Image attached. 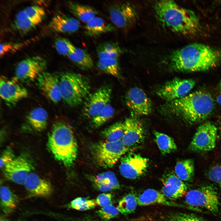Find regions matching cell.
Wrapping results in <instances>:
<instances>
[{
    "label": "cell",
    "mask_w": 221,
    "mask_h": 221,
    "mask_svg": "<svg viewBox=\"0 0 221 221\" xmlns=\"http://www.w3.org/2000/svg\"><path fill=\"white\" fill-rule=\"evenodd\" d=\"M154 8L161 25L173 32L187 35L194 33L199 29V21L195 13L173 1H159L155 4Z\"/></svg>",
    "instance_id": "3"
},
{
    "label": "cell",
    "mask_w": 221,
    "mask_h": 221,
    "mask_svg": "<svg viewBox=\"0 0 221 221\" xmlns=\"http://www.w3.org/2000/svg\"><path fill=\"white\" fill-rule=\"evenodd\" d=\"M92 150L96 162L105 168L113 167L130 150L122 140L114 142L107 141L99 142L93 145Z\"/></svg>",
    "instance_id": "6"
},
{
    "label": "cell",
    "mask_w": 221,
    "mask_h": 221,
    "mask_svg": "<svg viewBox=\"0 0 221 221\" xmlns=\"http://www.w3.org/2000/svg\"><path fill=\"white\" fill-rule=\"evenodd\" d=\"M189 205L200 207L214 213L218 212L220 202L217 191L211 185H206L188 192L185 196Z\"/></svg>",
    "instance_id": "7"
},
{
    "label": "cell",
    "mask_w": 221,
    "mask_h": 221,
    "mask_svg": "<svg viewBox=\"0 0 221 221\" xmlns=\"http://www.w3.org/2000/svg\"><path fill=\"white\" fill-rule=\"evenodd\" d=\"M23 185L29 195L31 196L47 197L53 192L51 183L33 173L29 174Z\"/></svg>",
    "instance_id": "19"
},
{
    "label": "cell",
    "mask_w": 221,
    "mask_h": 221,
    "mask_svg": "<svg viewBox=\"0 0 221 221\" xmlns=\"http://www.w3.org/2000/svg\"><path fill=\"white\" fill-rule=\"evenodd\" d=\"M107 141L114 142L122 140L124 134L123 122H116L105 129L101 133Z\"/></svg>",
    "instance_id": "33"
},
{
    "label": "cell",
    "mask_w": 221,
    "mask_h": 221,
    "mask_svg": "<svg viewBox=\"0 0 221 221\" xmlns=\"http://www.w3.org/2000/svg\"><path fill=\"white\" fill-rule=\"evenodd\" d=\"M15 157L11 149L7 148L5 149L2 152L0 156V168H3L6 165L12 161Z\"/></svg>",
    "instance_id": "41"
},
{
    "label": "cell",
    "mask_w": 221,
    "mask_h": 221,
    "mask_svg": "<svg viewBox=\"0 0 221 221\" xmlns=\"http://www.w3.org/2000/svg\"><path fill=\"white\" fill-rule=\"evenodd\" d=\"M169 60L171 67L176 71H204L221 62V50L201 43H194L172 52Z\"/></svg>",
    "instance_id": "1"
},
{
    "label": "cell",
    "mask_w": 221,
    "mask_h": 221,
    "mask_svg": "<svg viewBox=\"0 0 221 221\" xmlns=\"http://www.w3.org/2000/svg\"><path fill=\"white\" fill-rule=\"evenodd\" d=\"M219 87L220 89L221 90V80L220 81V82L219 83Z\"/></svg>",
    "instance_id": "49"
},
{
    "label": "cell",
    "mask_w": 221,
    "mask_h": 221,
    "mask_svg": "<svg viewBox=\"0 0 221 221\" xmlns=\"http://www.w3.org/2000/svg\"><path fill=\"white\" fill-rule=\"evenodd\" d=\"M166 221H205L193 214L177 213L170 215Z\"/></svg>",
    "instance_id": "40"
},
{
    "label": "cell",
    "mask_w": 221,
    "mask_h": 221,
    "mask_svg": "<svg viewBox=\"0 0 221 221\" xmlns=\"http://www.w3.org/2000/svg\"><path fill=\"white\" fill-rule=\"evenodd\" d=\"M89 177L94 186L101 191L107 192L120 188L119 183L112 171L105 172Z\"/></svg>",
    "instance_id": "22"
},
{
    "label": "cell",
    "mask_w": 221,
    "mask_h": 221,
    "mask_svg": "<svg viewBox=\"0 0 221 221\" xmlns=\"http://www.w3.org/2000/svg\"><path fill=\"white\" fill-rule=\"evenodd\" d=\"M41 23L27 17L22 10L16 15L14 25L18 30L23 33H27L34 29Z\"/></svg>",
    "instance_id": "34"
},
{
    "label": "cell",
    "mask_w": 221,
    "mask_h": 221,
    "mask_svg": "<svg viewBox=\"0 0 221 221\" xmlns=\"http://www.w3.org/2000/svg\"><path fill=\"white\" fill-rule=\"evenodd\" d=\"M54 46L59 54L67 56L73 52L76 48L68 39L62 37H59L56 39Z\"/></svg>",
    "instance_id": "38"
},
{
    "label": "cell",
    "mask_w": 221,
    "mask_h": 221,
    "mask_svg": "<svg viewBox=\"0 0 221 221\" xmlns=\"http://www.w3.org/2000/svg\"><path fill=\"white\" fill-rule=\"evenodd\" d=\"M119 211L117 207L110 204L97 211L96 213L101 219L108 220L117 216Z\"/></svg>",
    "instance_id": "39"
},
{
    "label": "cell",
    "mask_w": 221,
    "mask_h": 221,
    "mask_svg": "<svg viewBox=\"0 0 221 221\" xmlns=\"http://www.w3.org/2000/svg\"><path fill=\"white\" fill-rule=\"evenodd\" d=\"M195 84V81L192 79L175 78L167 82L160 87L157 94L167 102H170L187 95Z\"/></svg>",
    "instance_id": "14"
},
{
    "label": "cell",
    "mask_w": 221,
    "mask_h": 221,
    "mask_svg": "<svg viewBox=\"0 0 221 221\" xmlns=\"http://www.w3.org/2000/svg\"><path fill=\"white\" fill-rule=\"evenodd\" d=\"M175 172L176 175L182 180H191L194 174L193 161L191 159H187L179 161L175 166Z\"/></svg>",
    "instance_id": "29"
},
{
    "label": "cell",
    "mask_w": 221,
    "mask_h": 221,
    "mask_svg": "<svg viewBox=\"0 0 221 221\" xmlns=\"http://www.w3.org/2000/svg\"><path fill=\"white\" fill-rule=\"evenodd\" d=\"M0 205L5 214H9L14 211L18 202L17 196L8 187L2 186L0 189Z\"/></svg>",
    "instance_id": "27"
},
{
    "label": "cell",
    "mask_w": 221,
    "mask_h": 221,
    "mask_svg": "<svg viewBox=\"0 0 221 221\" xmlns=\"http://www.w3.org/2000/svg\"><path fill=\"white\" fill-rule=\"evenodd\" d=\"M32 159L25 154L16 157L3 168V174L8 180L19 184H24L29 173L34 169Z\"/></svg>",
    "instance_id": "10"
},
{
    "label": "cell",
    "mask_w": 221,
    "mask_h": 221,
    "mask_svg": "<svg viewBox=\"0 0 221 221\" xmlns=\"http://www.w3.org/2000/svg\"><path fill=\"white\" fill-rule=\"evenodd\" d=\"M163 185L162 193L166 197L175 200L183 196L186 192L187 187L175 173L169 172L164 174L161 179Z\"/></svg>",
    "instance_id": "20"
},
{
    "label": "cell",
    "mask_w": 221,
    "mask_h": 221,
    "mask_svg": "<svg viewBox=\"0 0 221 221\" xmlns=\"http://www.w3.org/2000/svg\"><path fill=\"white\" fill-rule=\"evenodd\" d=\"M114 112V108L108 103L98 114L91 119L92 125L96 128L100 126L113 117Z\"/></svg>",
    "instance_id": "37"
},
{
    "label": "cell",
    "mask_w": 221,
    "mask_h": 221,
    "mask_svg": "<svg viewBox=\"0 0 221 221\" xmlns=\"http://www.w3.org/2000/svg\"><path fill=\"white\" fill-rule=\"evenodd\" d=\"M68 6L71 13L79 20L85 23L98 14L95 8L88 5L69 1Z\"/></svg>",
    "instance_id": "26"
},
{
    "label": "cell",
    "mask_w": 221,
    "mask_h": 221,
    "mask_svg": "<svg viewBox=\"0 0 221 221\" xmlns=\"http://www.w3.org/2000/svg\"><path fill=\"white\" fill-rule=\"evenodd\" d=\"M0 221H9L7 219L3 216H1L0 217Z\"/></svg>",
    "instance_id": "47"
},
{
    "label": "cell",
    "mask_w": 221,
    "mask_h": 221,
    "mask_svg": "<svg viewBox=\"0 0 221 221\" xmlns=\"http://www.w3.org/2000/svg\"><path fill=\"white\" fill-rule=\"evenodd\" d=\"M119 167L120 173L127 179H135L142 176L146 172L149 160L141 155L134 153H128L120 159Z\"/></svg>",
    "instance_id": "13"
},
{
    "label": "cell",
    "mask_w": 221,
    "mask_h": 221,
    "mask_svg": "<svg viewBox=\"0 0 221 221\" xmlns=\"http://www.w3.org/2000/svg\"><path fill=\"white\" fill-rule=\"evenodd\" d=\"M47 144L56 159L66 166L73 165L78 147L73 131L68 125L61 121L55 122L48 134Z\"/></svg>",
    "instance_id": "4"
},
{
    "label": "cell",
    "mask_w": 221,
    "mask_h": 221,
    "mask_svg": "<svg viewBox=\"0 0 221 221\" xmlns=\"http://www.w3.org/2000/svg\"><path fill=\"white\" fill-rule=\"evenodd\" d=\"M67 221H102L98 220L88 215L79 217H72L67 219Z\"/></svg>",
    "instance_id": "45"
},
{
    "label": "cell",
    "mask_w": 221,
    "mask_h": 221,
    "mask_svg": "<svg viewBox=\"0 0 221 221\" xmlns=\"http://www.w3.org/2000/svg\"><path fill=\"white\" fill-rule=\"evenodd\" d=\"M67 56L81 69L88 70L93 67L94 63L91 57L87 52L84 49L76 48L74 51Z\"/></svg>",
    "instance_id": "28"
},
{
    "label": "cell",
    "mask_w": 221,
    "mask_h": 221,
    "mask_svg": "<svg viewBox=\"0 0 221 221\" xmlns=\"http://www.w3.org/2000/svg\"><path fill=\"white\" fill-rule=\"evenodd\" d=\"M26 119L29 124L34 130L41 132L47 128L48 114L43 108L37 107L30 111L26 117Z\"/></svg>",
    "instance_id": "25"
},
{
    "label": "cell",
    "mask_w": 221,
    "mask_h": 221,
    "mask_svg": "<svg viewBox=\"0 0 221 221\" xmlns=\"http://www.w3.org/2000/svg\"><path fill=\"white\" fill-rule=\"evenodd\" d=\"M214 100L208 93L198 91L170 102L162 106L163 113L181 118L190 124L202 122L211 114Z\"/></svg>",
    "instance_id": "2"
},
{
    "label": "cell",
    "mask_w": 221,
    "mask_h": 221,
    "mask_svg": "<svg viewBox=\"0 0 221 221\" xmlns=\"http://www.w3.org/2000/svg\"><path fill=\"white\" fill-rule=\"evenodd\" d=\"M110 18L116 27L126 29L133 25L138 18L135 6L128 2H114L108 7Z\"/></svg>",
    "instance_id": "9"
},
{
    "label": "cell",
    "mask_w": 221,
    "mask_h": 221,
    "mask_svg": "<svg viewBox=\"0 0 221 221\" xmlns=\"http://www.w3.org/2000/svg\"><path fill=\"white\" fill-rule=\"evenodd\" d=\"M155 141L162 154L165 155L175 151L177 149L174 140L168 135L155 131Z\"/></svg>",
    "instance_id": "31"
},
{
    "label": "cell",
    "mask_w": 221,
    "mask_h": 221,
    "mask_svg": "<svg viewBox=\"0 0 221 221\" xmlns=\"http://www.w3.org/2000/svg\"><path fill=\"white\" fill-rule=\"evenodd\" d=\"M126 104L133 114L137 115H147L152 110L151 101L145 92L138 87H133L125 96Z\"/></svg>",
    "instance_id": "16"
},
{
    "label": "cell",
    "mask_w": 221,
    "mask_h": 221,
    "mask_svg": "<svg viewBox=\"0 0 221 221\" xmlns=\"http://www.w3.org/2000/svg\"><path fill=\"white\" fill-rule=\"evenodd\" d=\"M216 101L217 103L221 105V94L219 95L216 98Z\"/></svg>",
    "instance_id": "46"
},
{
    "label": "cell",
    "mask_w": 221,
    "mask_h": 221,
    "mask_svg": "<svg viewBox=\"0 0 221 221\" xmlns=\"http://www.w3.org/2000/svg\"><path fill=\"white\" fill-rule=\"evenodd\" d=\"M138 204L144 206L152 204H160L170 206L179 205L169 201L166 197L159 192L152 189H148L137 197Z\"/></svg>",
    "instance_id": "24"
},
{
    "label": "cell",
    "mask_w": 221,
    "mask_h": 221,
    "mask_svg": "<svg viewBox=\"0 0 221 221\" xmlns=\"http://www.w3.org/2000/svg\"><path fill=\"white\" fill-rule=\"evenodd\" d=\"M47 63L41 56L28 57L20 61L15 70V78L19 82L28 83L37 80L46 69Z\"/></svg>",
    "instance_id": "8"
},
{
    "label": "cell",
    "mask_w": 221,
    "mask_h": 221,
    "mask_svg": "<svg viewBox=\"0 0 221 221\" xmlns=\"http://www.w3.org/2000/svg\"><path fill=\"white\" fill-rule=\"evenodd\" d=\"M137 204V197L135 194L130 193L119 200L117 207L121 214L127 215L134 211Z\"/></svg>",
    "instance_id": "35"
},
{
    "label": "cell",
    "mask_w": 221,
    "mask_h": 221,
    "mask_svg": "<svg viewBox=\"0 0 221 221\" xmlns=\"http://www.w3.org/2000/svg\"><path fill=\"white\" fill-rule=\"evenodd\" d=\"M124 134L122 141L130 150L143 142L145 139L144 127L140 121L132 117L126 119L123 122Z\"/></svg>",
    "instance_id": "17"
},
{
    "label": "cell",
    "mask_w": 221,
    "mask_h": 221,
    "mask_svg": "<svg viewBox=\"0 0 221 221\" xmlns=\"http://www.w3.org/2000/svg\"><path fill=\"white\" fill-rule=\"evenodd\" d=\"M97 205L95 200L78 197L72 200L66 206L69 208L84 211L93 209Z\"/></svg>",
    "instance_id": "36"
},
{
    "label": "cell",
    "mask_w": 221,
    "mask_h": 221,
    "mask_svg": "<svg viewBox=\"0 0 221 221\" xmlns=\"http://www.w3.org/2000/svg\"><path fill=\"white\" fill-rule=\"evenodd\" d=\"M97 66L101 71L116 77H121L118 58L99 59Z\"/></svg>",
    "instance_id": "32"
},
{
    "label": "cell",
    "mask_w": 221,
    "mask_h": 221,
    "mask_svg": "<svg viewBox=\"0 0 221 221\" xmlns=\"http://www.w3.org/2000/svg\"><path fill=\"white\" fill-rule=\"evenodd\" d=\"M112 199L111 193H105L99 195L95 200L97 205L103 207L110 204Z\"/></svg>",
    "instance_id": "44"
},
{
    "label": "cell",
    "mask_w": 221,
    "mask_h": 221,
    "mask_svg": "<svg viewBox=\"0 0 221 221\" xmlns=\"http://www.w3.org/2000/svg\"><path fill=\"white\" fill-rule=\"evenodd\" d=\"M112 92L111 87L105 85L89 94L83 102V115L91 119L95 116L109 103Z\"/></svg>",
    "instance_id": "12"
},
{
    "label": "cell",
    "mask_w": 221,
    "mask_h": 221,
    "mask_svg": "<svg viewBox=\"0 0 221 221\" xmlns=\"http://www.w3.org/2000/svg\"><path fill=\"white\" fill-rule=\"evenodd\" d=\"M22 44H14L10 43H4L0 45V56L2 57L11 52L17 50L22 47Z\"/></svg>",
    "instance_id": "43"
},
{
    "label": "cell",
    "mask_w": 221,
    "mask_h": 221,
    "mask_svg": "<svg viewBox=\"0 0 221 221\" xmlns=\"http://www.w3.org/2000/svg\"><path fill=\"white\" fill-rule=\"evenodd\" d=\"M217 128L212 123L207 122L200 126L188 147L189 150L196 152L210 151L215 145Z\"/></svg>",
    "instance_id": "11"
},
{
    "label": "cell",
    "mask_w": 221,
    "mask_h": 221,
    "mask_svg": "<svg viewBox=\"0 0 221 221\" xmlns=\"http://www.w3.org/2000/svg\"><path fill=\"white\" fill-rule=\"evenodd\" d=\"M80 25L79 21L76 18L66 14H59L52 18L48 26L51 31L69 34L76 32Z\"/></svg>",
    "instance_id": "21"
},
{
    "label": "cell",
    "mask_w": 221,
    "mask_h": 221,
    "mask_svg": "<svg viewBox=\"0 0 221 221\" xmlns=\"http://www.w3.org/2000/svg\"><path fill=\"white\" fill-rule=\"evenodd\" d=\"M123 51L117 42H107L99 44L96 49L99 59L119 58Z\"/></svg>",
    "instance_id": "30"
},
{
    "label": "cell",
    "mask_w": 221,
    "mask_h": 221,
    "mask_svg": "<svg viewBox=\"0 0 221 221\" xmlns=\"http://www.w3.org/2000/svg\"><path fill=\"white\" fill-rule=\"evenodd\" d=\"M15 77L9 79L5 76L0 78V95L8 106H15L28 95L27 89Z\"/></svg>",
    "instance_id": "15"
},
{
    "label": "cell",
    "mask_w": 221,
    "mask_h": 221,
    "mask_svg": "<svg viewBox=\"0 0 221 221\" xmlns=\"http://www.w3.org/2000/svg\"><path fill=\"white\" fill-rule=\"evenodd\" d=\"M37 81L39 89L51 101L57 103L61 100L60 78L57 75L45 71Z\"/></svg>",
    "instance_id": "18"
},
{
    "label": "cell",
    "mask_w": 221,
    "mask_h": 221,
    "mask_svg": "<svg viewBox=\"0 0 221 221\" xmlns=\"http://www.w3.org/2000/svg\"><path fill=\"white\" fill-rule=\"evenodd\" d=\"M62 99L72 107L83 102L90 94L91 85L86 77L71 72L62 73L60 78Z\"/></svg>",
    "instance_id": "5"
},
{
    "label": "cell",
    "mask_w": 221,
    "mask_h": 221,
    "mask_svg": "<svg viewBox=\"0 0 221 221\" xmlns=\"http://www.w3.org/2000/svg\"><path fill=\"white\" fill-rule=\"evenodd\" d=\"M84 33L86 35L95 37L103 34L115 30L116 27L102 18L95 16L85 23Z\"/></svg>",
    "instance_id": "23"
},
{
    "label": "cell",
    "mask_w": 221,
    "mask_h": 221,
    "mask_svg": "<svg viewBox=\"0 0 221 221\" xmlns=\"http://www.w3.org/2000/svg\"><path fill=\"white\" fill-rule=\"evenodd\" d=\"M219 131H220V134L221 136V123L220 124L219 126Z\"/></svg>",
    "instance_id": "48"
},
{
    "label": "cell",
    "mask_w": 221,
    "mask_h": 221,
    "mask_svg": "<svg viewBox=\"0 0 221 221\" xmlns=\"http://www.w3.org/2000/svg\"><path fill=\"white\" fill-rule=\"evenodd\" d=\"M208 176L211 180L216 183L221 188V165L212 168L208 172Z\"/></svg>",
    "instance_id": "42"
}]
</instances>
